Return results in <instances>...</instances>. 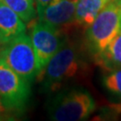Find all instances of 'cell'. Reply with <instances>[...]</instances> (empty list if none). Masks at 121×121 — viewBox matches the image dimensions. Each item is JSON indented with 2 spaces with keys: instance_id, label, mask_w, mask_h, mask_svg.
<instances>
[{
  "instance_id": "1",
  "label": "cell",
  "mask_w": 121,
  "mask_h": 121,
  "mask_svg": "<svg viewBox=\"0 0 121 121\" xmlns=\"http://www.w3.org/2000/svg\"><path fill=\"white\" fill-rule=\"evenodd\" d=\"M87 68L80 48L67 39L39 75L41 91L49 94L60 91L85 76Z\"/></svg>"
},
{
  "instance_id": "2",
  "label": "cell",
  "mask_w": 121,
  "mask_h": 121,
  "mask_svg": "<svg viewBox=\"0 0 121 121\" xmlns=\"http://www.w3.org/2000/svg\"><path fill=\"white\" fill-rule=\"evenodd\" d=\"M95 100L86 89L64 88L50 97L47 104L48 118L54 121L85 120L94 112Z\"/></svg>"
},
{
  "instance_id": "3",
  "label": "cell",
  "mask_w": 121,
  "mask_h": 121,
  "mask_svg": "<svg viewBox=\"0 0 121 121\" xmlns=\"http://www.w3.org/2000/svg\"><path fill=\"white\" fill-rule=\"evenodd\" d=\"M0 57L30 83L40 73L31 39L26 32L9 40L2 49Z\"/></svg>"
},
{
  "instance_id": "4",
  "label": "cell",
  "mask_w": 121,
  "mask_h": 121,
  "mask_svg": "<svg viewBox=\"0 0 121 121\" xmlns=\"http://www.w3.org/2000/svg\"><path fill=\"white\" fill-rule=\"evenodd\" d=\"M121 30V6L116 1L108 3L86 30L89 50L96 57L101 54Z\"/></svg>"
},
{
  "instance_id": "5",
  "label": "cell",
  "mask_w": 121,
  "mask_h": 121,
  "mask_svg": "<svg viewBox=\"0 0 121 121\" xmlns=\"http://www.w3.org/2000/svg\"><path fill=\"white\" fill-rule=\"evenodd\" d=\"M30 95V83L14 72L0 57V99L13 112L25 108Z\"/></svg>"
},
{
  "instance_id": "6",
  "label": "cell",
  "mask_w": 121,
  "mask_h": 121,
  "mask_svg": "<svg viewBox=\"0 0 121 121\" xmlns=\"http://www.w3.org/2000/svg\"><path fill=\"white\" fill-rule=\"evenodd\" d=\"M30 37L41 73L67 38L63 34L62 30L40 21H38L33 25Z\"/></svg>"
},
{
  "instance_id": "7",
  "label": "cell",
  "mask_w": 121,
  "mask_h": 121,
  "mask_svg": "<svg viewBox=\"0 0 121 121\" xmlns=\"http://www.w3.org/2000/svg\"><path fill=\"white\" fill-rule=\"evenodd\" d=\"M113 0H78L73 24L86 30L101 10Z\"/></svg>"
},
{
  "instance_id": "8",
  "label": "cell",
  "mask_w": 121,
  "mask_h": 121,
  "mask_svg": "<svg viewBox=\"0 0 121 121\" xmlns=\"http://www.w3.org/2000/svg\"><path fill=\"white\" fill-rule=\"evenodd\" d=\"M0 31L7 42L26 32L25 22L2 0H0Z\"/></svg>"
},
{
  "instance_id": "9",
  "label": "cell",
  "mask_w": 121,
  "mask_h": 121,
  "mask_svg": "<svg viewBox=\"0 0 121 121\" xmlns=\"http://www.w3.org/2000/svg\"><path fill=\"white\" fill-rule=\"evenodd\" d=\"M95 60L107 72L121 68V30Z\"/></svg>"
},
{
  "instance_id": "10",
  "label": "cell",
  "mask_w": 121,
  "mask_h": 121,
  "mask_svg": "<svg viewBox=\"0 0 121 121\" xmlns=\"http://www.w3.org/2000/svg\"><path fill=\"white\" fill-rule=\"evenodd\" d=\"M17 13L25 23H30L38 16L34 0H2Z\"/></svg>"
},
{
  "instance_id": "11",
  "label": "cell",
  "mask_w": 121,
  "mask_h": 121,
  "mask_svg": "<svg viewBox=\"0 0 121 121\" xmlns=\"http://www.w3.org/2000/svg\"><path fill=\"white\" fill-rule=\"evenodd\" d=\"M102 84L110 93L121 97V68L108 72L102 78Z\"/></svg>"
},
{
  "instance_id": "12",
  "label": "cell",
  "mask_w": 121,
  "mask_h": 121,
  "mask_svg": "<svg viewBox=\"0 0 121 121\" xmlns=\"http://www.w3.org/2000/svg\"><path fill=\"white\" fill-rule=\"evenodd\" d=\"M13 112V110H11L10 108H7L4 104V102L2 101V99H0V120L6 119L7 117L11 116V114Z\"/></svg>"
},
{
  "instance_id": "13",
  "label": "cell",
  "mask_w": 121,
  "mask_h": 121,
  "mask_svg": "<svg viewBox=\"0 0 121 121\" xmlns=\"http://www.w3.org/2000/svg\"><path fill=\"white\" fill-rule=\"evenodd\" d=\"M36 2V8H37V11H39L40 9L44 8L45 6H47L50 2L51 0H35Z\"/></svg>"
},
{
  "instance_id": "14",
  "label": "cell",
  "mask_w": 121,
  "mask_h": 121,
  "mask_svg": "<svg viewBox=\"0 0 121 121\" xmlns=\"http://www.w3.org/2000/svg\"><path fill=\"white\" fill-rule=\"evenodd\" d=\"M6 43H7L6 39H4V37L3 36V34L1 33V31H0V48L4 47V45H5Z\"/></svg>"
},
{
  "instance_id": "15",
  "label": "cell",
  "mask_w": 121,
  "mask_h": 121,
  "mask_svg": "<svg viewBox=\"0 0 121 121\" xmlns=\"http://www.w3.org/2000/svg\"><path fill=\"white\" fill-rule=\"evenodd\" d=\"M115 1H116V2H117V4H119V5L121 6V0H115Z\"/></svg>"
},
{
  "instance_id": "16",
  "label": "cell",
  "mask_w": 121,
  "mask_h": 121,
  "mask_svg": "<svg viewBox=\"0 0 121 121\" xmlns=\"http://www.w3.org/2000/svg\"><path fill=\"white\" fill-rule=\"evenodd\" d=\"M3 48H4V47H2V48H0V54H1V51H2V49H3Z\"/></svg>"
},
{
  "instance_id": "17",
  "label": "cell",
  "mask_w": 121,
  "mask_h": 121,
  "mask_svg": "<svg viewBox=\"0 0 121 121\" xmlns=\"http://www.w3.org/2000/svg\"><path fill=\"white\" fill-rule=\"evenodd\" d=\"M113 1H115V0H113Z\"/></svg>"
}]
</instances>
